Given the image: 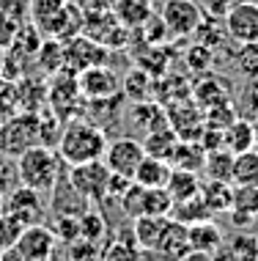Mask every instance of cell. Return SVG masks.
Segmentation results:
<instances>
[{"instance_id": "cell-35", "label": "cell", "mask_w": 258, "mask_h": 261, "mask_svg": "<svg viewBox=\"0 0 258 261\" xmlns=\"http://www.w3.org/2000/svg\"><path fill=\"white\" fill-rule=\"evenodd\" d=\"M66 3H69V0H31V11H27V14L36 19L39 28H47L61 11H64Z\"/></svg>"}, {"instance_id": "cell-44", "label": "cell", "mask_w": 258, "mask_h": 261, "mask_svg": "<svg viewBox=\"0 0 258 261\" xmlns=\"http://www.w3.org/2000/svg\"><path fill=\"white\" fill-rule=\"evenodd\" d=\"M255 239H258V237H255Z\"/></svg>"}, {"instance_id": "cell-10", "label": "cell", "mask_w": 258, "mask_h": 261, "mask_svg": "<svg viewBox=\"0 0 258 261\" xmlns=\"http://www.w3.org/2000/svg\"><path fill=\"white\" fill-rule=\"evenodd\" d=\"M165 116H168V126L181 140H198V135L204 132V108L195 99L184 96V102H173Z\"/></svg>"}, {"instance_id": "cell-12", "label": "cell", "mask_w": 258, "mask_h": 261, "mask_svg": "<svg viewBox=\"0 0 258 261\" xmlns=\"http://www.w3.org/2000/svg\"><path fill=\"white\" fill-rule=\"evenodd\" d=\"M50 193V201H47V209L50 212H64V215H82L85 209H91V203L85 195L80 193L77 187L69 179V171H61L58 179L52 181V187L47 190Z\"/></svg>"}, {"instance_id": "cell-14", "label": "cell", "mask_w": 258, "mask_h": 261, "mask_svg": "<svg viewBox=\"0 0 258 261\" xmlns=\"http://www.w3.org/2000/svg\"><path fill=\"white\" fill-rule=\"evenodd\" d=\"M187 239H190V256L187 258H192V256L212 258L222 248V231L217 228V223L212 217L187 225Z\"/></svg>"}, {"instance_id": "cell-26", "label": "cell", "mask_w": 258, "mask_h": 261, "mask_svg": "<svg viewBox=\"0 0 258 261\" xmlns=\"http://www.w3.org/2000/svg\"><path fill=\"white\" fill-rule=\"evenodd\" d=\"M129 118H132V124L137 126V129H143V132H151V129H157V126H165L168 124V116H165V110L159 108V105H151V102H135V108L129 110Z\"/></svg>"}, {"instance_id": "cell-1", "label": "cell", "mask_w": 258, "mask_h": 261, "mask_svg": "<svg viewBox=\"0 0 258 261\" xmlns=\"http://www.w3.org/2000/svg\"><path fill=\"white\" fill-rule=\"evenodd\" d=\"M107 149V135L99 124L88 121V118H72L64 124L55 143V151L61 154L64 165H80V162L102 160Z\"/></svg>"}, {"instance_id": "cell-28", "label": "cell", "mask_w": 258, "mask_h": 261, "mask_svg": "<svg viewBox=\"0 0 258 261\" xmlns=\"http://www.w3.org/2000/svg\"><path fill=\"white\" fill-rule=\"evenodd\" d=\"M50 225V231L55 234L58 242H72L80 237V215H64V212H50V220H44Z\"/></svg>"}, {"instance_id": "cell-25", "label": "cell", "mask_w": 258, "mask_h": 261, "mask_svg": "<svg viewBox=\"0 0 258 261\" xmlns=\"http://www.w3.org/2000/svg\"><path fill=\"white\" fill-rule=\"evenodd\" d=\"M231 171H234V151H228L225 146H220V149L206 151L204 171H200V173H206V179L231 181Z\"/></svg>"}, {"instance_id": "cell-18", "label": "cell", "mask_w": 258, "mask_h": 261, "mask_svg": "<svg viewBox=\"0 0 258 261\" xmlns=\"http://www.w3.org/2000/svg\"><path fill=\"white\" fill-rule=\"evenodd\" d=\"M151 14H154V3L151 0H116L113 3V17L127 31H137Z\"/></svg>"}, {"instance_id": "cell-6", "label": "cell", "mask_w": 258, "mask_h": 261, "mask_svg": "<svg viewBox=\"0 0 258 261\" xmlns=\"http://www.w3.org/2000/svg\"><path fill=\"white\" fill-rule=\"evenodd\" d=\"M200 19H204V9L195 0H165L162 6V22L168 28V36L173 39L192 36Z\"/></svg>"}, {"instance_id": "cell-5", "label": "cell", "mask_w": 258, "mask_h": 261, "mask_svg": "<svg viewBox=\"0 0 258 261\" xmlns=\"http://www.w3.org/2000/svg\"><path fill=\"white\" fill-rule=\"evenodd\" d=\"M69 179L80 190L91 203L107 201V181H110V168L104 160H91L80 162V165H69Z\"/></svg>"}, {"instance_id": "cell-43", "label": "cell", "mask_w": 258, "mask_h": 261, "mask_svg": "<svg viewBox=\"0 0 258 261\" xmlns=\"http://www.w3.org/2000/svg\"><path fill=\"white\" fill-rule=\"evenodd\" d=\"M0 258H3V250H0Z\"/></svg>"}, {"instance_id": "cell-41", "label": "cell", "mask_w": 258, "mask_h": 261, "mask_svg": "<svg viewBox=\"0 0 258 261\" xmlns=\"http://www.w3.org/2000/svg\"><path fill=\"white\" fill-rule=\"evenodd\" d=\"M3 209H6V195L0 193V212H3Z\"/></svg>"}, {"instance_id": "cell-8", "label": "cell", "mask_w": 258, "mask_h": 261, "mask_svg": "<svg viewBox=\"0 0 258 261\" xmlns=\"http://www.w3.org/2000/svg\"><path fill=\"white\" fill-rule=\"evenodd\" d=\"M146 157L143 151V143L135 138H116V140H107V149H104V165L110 168V173H118V176H127L132 179L140 165V160Z\"/></svg>"}, {"instance_id": "cell-7", "label": "cell", "mask_w": 258, "mask_h": 261, "mask_svg": "<svg viewBox=\"0 0 258 261\" xmlns=\"http://www.w3.org/2000/svg\"><path fill=\"white\" fill-rule=\"evenodd\" d=\"M6 212H11L14 217H19L25 225L44 223V217L50 215L47 203L41 201V190H33V187L22 185V181L6 193Z\"/></svg>"}, {"instance_id": "cell-22", "label": "cell", "mask_w": 258, "mask_h": 261, "mask_svg": "<svg viewBox=\"0 0 258 261\" xmlns=\"http://www.w3.org/2000/svg\"><path fill=\"white\" fill-rule=\"evenodd\" d=\"M179 140H181V138L170 129L168 124H165V126H157V129L146 132V138L140 140V143H143V151H146V154L170 162L173 151H176V146H179Z\"/></svg>"}, {"instance_id": "cell-9", "label": "cell", "mask_w": 258, "mask_h": 261, "mask_svg": "<svg viewBox=\"0 0 258 261\" xmlns=\"http://www.w3.org/2000/svg\"><path fill=\"white\" fill-rule=\"evenodd\" d=\"M77 88L85 99L96 102V99H113L121 91V80L113 69H107L104 63H96V66H88L77 74Z\"/></svg>"}, {"instance_id": "cell-37", "label": "cell", "mask_w": 258, "mask_h": 261, "mask_svg": "<svg viewBox=\"0 0 258 261\" xmlns=\"http://www.w3.org/2000/svg\"><path fill=\"white\" fill-rule=\"evenodd\" d=\"M228 253L234 258H258V239L253 234H245V231H236L234 239L228 242Z\"/></svg>"}, {"instance_id": "cell-13", "label": "cell", "mask_w": 258, "mask_h": 261, "mask_svg": "<svg viewBox=\"0 0 258 261\" xmlns=\"http://www.w3.org/2000/svg\"><path fill=\"white\" fill-rule=\"evenodd\" d=\"M104 58H107V47L91 36H80V33L69 39L64 47V61H69L66 66H72L74 72H82L88 66L104 63Z\"/></svg>"}, {"instance_id": "cell-33", "label": "cell", "mask_w": 258, "mask_h": 261, "mask_svg": "<svg viewBox=\"0 0 258 261\" xmlns=\"http://www.w3.org/2000/svg\"><path fill=\"white\" fill-rule=\"evenodd\" d=\"M239 116L245 118H258V77H247V83L239 91V102H234Z\"/></svg>"}, {"instance_id": "cell-19", "label": "cell", "mask_w": 258, "mask_h": 261, "mask_svg": "<svg viewBox=\"0 0 258 261\" xmlns=\"http://www.w3.org/2000/svg\"><path fill=\"white\" fill-rule=\"evenodd\" d=\"M170 171H173V165L168 160H159V157L146 154V157L140 160V165H137L135 176H132V181H137V185H143V187H165L168 185Z\"/></svg>"}, {"instance_id": "cell-2", "label": "cell", "mask_w": 258, "mask_h": 261, "mask_svg": "<svg viewBox=\"0 0 258 261\" xmlns=\"http://www.w3.org/2000/svg\"><path fill=\"white\" fill-rule=\"evenodd\" d=\"M17 171L22 185L47 193L52 187V181L58 179V173L64 171V160L55 151V146L36 143L31 149H25L22 154H17Z\"/></svg>"}, {"instance_id": "cell-32", "label": "cell", "mask_w": 258, "mask_h": 261, "mask_svg": "<svg viewBox=\"0 0 258 261\" xmlns=\"http://www.w3.org/2000/svg\"><path fill=\"white\" fill-rule=\"evenodd\" d=\"M80 237L102 242V239L107 237V220H104L96 209H85L80 215Z\"/></svg>"}, {"instance_id": "cell-31", "label": "cell", "mask_w": 258, "mask_h": 261, "mask_svg": "<svg viewBox=\"0 0 258 261\" xmlns=\"http://www.w3.org/2000/svg\"><path fill=\"white\" fill-rule=\"evenodd\" d=\"M25 231V223L19 220V217H14L11 212H0V250H11L14 245H17L19 234Z\"/></svg>"}, {"instance_id": "cell-42", "label": "cell", "mask_w": 258, "mask_h": 261, "mask_svg": "<svg viewBox=\"0 0 258 261\" xmlns=\"http://www.w3.org/2000/svg\"><path fill=\"white\" fill-rule=\"evenodd\" d=\"M253 149H258V124H255V140H253Z\"/></svg>"}, {"instance_id": "cell-4", "label": "cell", "mask_w": 258, "mask_h": 261, "mask_svg": "<svg viewBox=\"0 0 258 261\" xmlns=\"http://www.w3.org/2000/svg\"><path fill=\"white\" fill-rule=\"evenodd\" d=\"M55 245L58 239L50 231L47 223H33L25 225V231L19 234L17 245L11 250L3 253V258H19V261H47L55 256Z\"/></svg>"}, {"instance_id": "cell-40", "label": "cell", "mask_w": 258, "mask_h": 261, "mask_svg": "<svg viewBox=\"0 0 258 261\" xmlns=\"http://www.w3.org/2000/svg\"><path fill=\"white\" fill-rule=\"evenodd\" d=\"M228 215H231L234 228H250V223L255 220V215H247V212H239V209H228Z\"/></svg>"}, {"instance_id": "cell-15", "label": "cell", "mask_w": 258, "mask_h": 261, "mask_svg": "<svg viewBox=\"0 0 258 261\" xmlns=\"http://www.w3.org/2000/svg\"><path fill=\"white\" fill-rule=\"evenodd\" d=\"M170 215H140L135 217V225H132V234H135V242L143 253H157L159 237H162L165 225H168Z\"/></svg>"}, {"instance_id": "cell-30", "label": "cell", "mask_w": 258, "mask_h": 261, "mask_svg": "<svg viewBox=\"0 0 258 261\" xmlns=\"http://www.w3.org/2000/svg\"><path fill=\"white\" fill-rule=\"evenodd\" d=\"M236 118H239V110H236V105L231 99L204 108V124L212 126V129H225V126L231 121H236Z\"/></svg>"}, {"instance_id": "cell-34", "label": "cell", "mask_w": 258, "mask_h": 261, "mask_svg": "<svg viewBox=\"0 0 258 261\" xmlns=\"http://www.w3.org/2000/svg\"><path fill=\"white\" fill-rule=\"evenodd\" d=\"M234 63L245 77H258V41H242L234 53Z\"/></svg>"}, {"instance_id": "cell-29", "label": "cell", "mask_w": 258, "mask_h": 261, "mask_svg": "<svg viewBox=\"0 0 258 261\" xmlns=\"http://www.w3.org/2000/svg\"><path fill=\"white\" fill-rule=\"evenodd\" d=\"M170 217H176V220L190 225V223H198V220L212 217V212L206 209V203H204V198H200V193H198V195H192V198H187V201H176V203H173Z\"/></svg>"}, {"instance_id": "cell-24", "label": "cell", "mask_w": 258, "mask_h": 261, "mask_svg": "<svg viewBox=\"0 0 258 261\" xmlns=\"http://www.w3.org/2000/svg\"><path fill=\"white\" fill-rule=\"evenodd\" d=\"M204 160H206V149L198 140H179L176 151L170 157L173 168H187V171H204Z\"/></svg>"}, {"instance_id": "cell-17", "label": "cell", "mask_w": 258, "mask_h": 261, "mask_svg": "<svg viewBox=\"0 0 258 261\" xmlns=\"http://www.w3.org/2000/svg\"><path fill=\"white\" fill-rule=\"evenodd\" d=\"M190 96L200 105V108H209V105L231 99V83H228L225 77H220V74L204 72V77L198 80V86L190 91Z\"/></svg>"}, {"instance_id": "cell-23", "label": "cell", "mask_w": 258, "mask_h": 261, "mask_svg": "<svg viewBox=\"0 0 258 261\" xmlns=\"http://www.w3.org/2000/svg\"><path fill=\"white\" fill-rule=\"evenodd\" d=\"M165 190L170 193L173 203H176V201H187V198H192V195L200 193V176H198V171L173 168L170 176H168V185H165Z\"/></svg>"}, {"instance_id": "cell-3", "label": "cell", "mask_w": 258, "mask_h": 261, "mask_svg": "<svg viewBox=\"0 0 258 261\" xmlns=\"http://www.w3.org/2000/svg\"><path fill=\"white\" fill-rule=\"evenodd\" d=\"M41 143V124L33 110L25 113H11L3 124H0V151L3 154H22L25 149Z\"/></svg>"}, {"instance_id": "cell-21", "label": "cell", "mask_w": 258, "mask_h": 261, "mask_svg": "<svg viewBox=\"0 0 258 261\" xmlns=\"http://www.w3.org/2000/svg\"><path fill=\"white\" fill-rule=\"evenodd\" d=\"M253 140H255V124L245 116H239L236 121H231L222 129V146L234 154L253 149Z\"/></svg>"}, {"instance_id": "cell-11", "label": "cell", "mask_w": 258, "mask_h": 261, "mask_svg": "<svg viewBox=\"0 0 258 261\" xmlns=\"http://www.w3.org/2000/svg\"><path fill=\"white\" fill-rule=\"evenodd\" d=\"M222 25H225V33L234 41H258V3H250V0H239L222 17Z\"/></svg>"}, {"instance_id": "cell-20", "label": "cell", "mask_w": 258, "mask_h": 261, "mask_svg": "<svg viewBox=\"0 0 258 261\" xmlns=\"http://www.w3.org/2000/svg\"><path fill=\"white\" fill-rule=\"evenodd\" d=\"M200 198H204L206 209L214 215H222V212L231 209V201H234V187L231 181H220V179H206L200 181Z\"/></svg>"}, {"instance_id": "cell-16", "label": "cell", "mask_w": 258, "mask_h": 261, "mask_svg": "<svg viewBox=\"0 0 258 261\" xmlns=\"http://www.w3.org/2000/svg\"><path fill=\"white\" fill-rule=\"evenodd\" d=\"M157 253H159V256H168V258H187V256H190L187 223L176 220V217H168V225H165L162 237H159Z\"/></svg>"}, {"instance_id": "cell-36", "label": "cell", "mask_w": 258, "mask_h": 261, "mask_svg": "<svg viewBox=\"0 0 258 261\" xmlns=\"http://www.w3.org/2000/svg\"><path fill=\"white\" fill-rule=\"evenodd\" d=\"M231 209H239V212H247V215L258 217V185H236Z\"/></svg>"}, {"instance_id": "cell-38", "label": "cell", "mask_w": 258, "mask_h": 261, "mask_svg": "<svg viewBox=\"0 0 258 261\" xmlns=\"http://www.w3.org/2000/svg\"><path fill=\"white\" fill-rule=\"evenodd\" d=\"M19 185V171H17V157L0 151V193H9Z\"/></svg>"}, {"instance_id": "cell-27", "label": "cell", "mask_w": 258, "mask_h": 261, "mask_svg": "<svg viewBox=\"0 0 258 261\" xmlns=\"http://www.w3.org/2000/svg\"><path fill=\"white\" fill-rule=\"evenodd\" d=\"M231 185H258V149L234 154Z\"/></svg>"}, {"instance_id": "cell-39", "label": "cell", "mask_w": 258, "mask_h": 261, "mask_svg": "<svg viewBox=\"0 0 258 261\" xmlns=\"http://www.w3.org/2000/svg\"><path fill=\"white\" fill-rule=\"evenodd\" d=\"M212 61H214V53H212V47H206V44H195L187 50V66L192 69V72H209V66H212Z\"/></svg>"}]
</instances>
